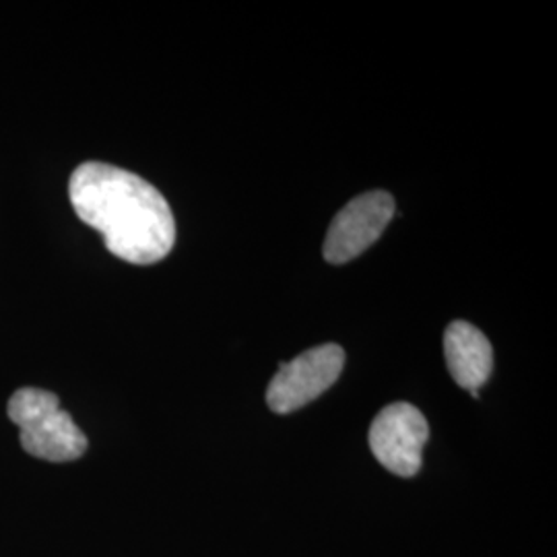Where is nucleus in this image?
Returning a JSON list of instances; mask_svg holds the SVG:
<instances>
[{
  "mask_svg": "<svg viewBox=\"0 0 557 557\" xmlns=\"http://www.w3.org/2000/svg\"><path fill=\"white\" fill-rule=\"evenodd\" d=\"M444 356L450 376L460 388L479 391L494 370V349L471 322L455 320L444 333Z\"/></svg>",
  "mask_w": 557,
  "mask_h": 557,
  "instance_id": "423d86ee",
  "label": "nucleus"
},
{
  "mask_svg": "<svg viewBox=\"0 0 557 557\" xmlns=\"http://www.w3.org/2000/svg\"><path fill=\"white\" fill-rule=\"evenodd\" d=\"M69 197L77 218L100 232L116 259L153 264L172 252L174 213L160 190L137 174L87 161L73 172Z\"/></svg>",
  "mask_w": 557,
  "mask_h": 557,
  "instance_id": "f257e3e1",
  "label": "nucleus"
},
{
  "mask_svg": "<svg viewBox=\"0 0 557 557\" xmlns=\"http://www.w3.org/2000/svg\"><path fill=\"white\" fill-rule=\"evenodd\" d=\"M345 366V351L335 343H326L281 363L275 379L267 388V403L278 416L294 413L314 398L324 395Z\"/></svg>",
  "mask_w": 557,
  "mask_h": 557,
  "instance_id": "7ed1b4c3",
  "label": "nucleus"
},
{
  "mask_svg": "<svg viewBox=\"0 0 557 557\" xmlns=\"http://www.w3.org/2000/svg\"><path fill=\"white\" fill-rule=\"evenodd\" d=\"M395 199L384 190H372L347 202L331 223L324 239V259L331 264H343L358 259L395 218Z\"/></svg>",
  "mask_w": 557,
  "mask_h": 557,
  "instance_id": "39448f33",
  "label": "nucleus"
},
{
  "mask_svg": "<svg viewBox=\"0 0 557 557\" xmlns=\"http://www.w3.org/2000/svg\"><path fill=\"white\" fill-rule=\"evenodd\" d=\"M370 448L380 465L398 478H413L430 438L428 419L409 403H393L380 411L370 428Z\"/></svg>",
  "mask_w": 557,
  "mask_h": 557,
  "instance_id": "20e7f679",
  "label": "nucleus"
},
{
  "mask_svg": "<svg viewBox=\"0 0 557 557\" xmlns=\"http://www.w3.org/2000/svg\"><path fill=\"white\" fill-rule=\"evenodd\" d=\"M9 419L20 428L23 450L50 462H71L85 455L87 436L73 418L60 409L54 393L20 388L7 407Z\"/></svg>",
  "mask_w": 557,
  "mask_h": 557,
  "instance_id": "f03ea898",
  "label": "nucleus"
}]
</instances>
